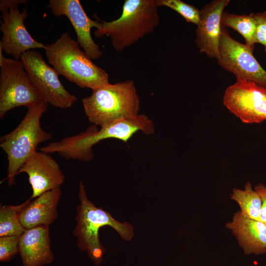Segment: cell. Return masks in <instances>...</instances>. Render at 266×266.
<instances>
[{
    "label": "cell",
    "mask_w": 266,
    "mask_h": 266,
    "mask_svg": "<svg viewBox=\"0 0 266 266\" xmlns=\"http://www.w3.org/2000/svg\"><path fill=\"white\" fill-rule=\"evenodd\" d=\"M139 132L147 135L155 133L153 121L145 114L121 119L100 127V129L93 125L76 135L50 142L39 150L48 154L57 153L66 160L88 162L93 158V146L100 141L115 138L127 143Z\"/></svg>",
    "instance_id": "1"
},
{
    "label": "cell",
    "mask_w": 266,
    "mask_h": 266,
    "mask_svg": "<svg viewBox=\"0 0 266 266\" xmlns=\"http://www.w3.org/2000/svg\"><path fill=\"white\" fill-rule=\"evenodd\" d=\"M78 197L79 203L76 208V224L73 234L76 237L79 249L86 251L94 264L99 265L106 251L100 240V229L105 226H110L123 239L130 241L134 235L133 227L127 222L120 223L108 212L96 207L88 200L82 180L79 182Z\"/></svg>",
    "instance_id": "2"
},
{
    "label": "cell",
    "mask_w": 266,
    "mask_h": 266,
    "mask_svg": "<svg viewBox=\"0 0 266 266\" xmlns=\"http://www.w3.org/2000/svg\"><path fill=\"white\" fill-rule=\"evenodd\" d=\"M159 23L155 0H126L121 16L109 22L99 20L94 34L109 36L114 50L120 52L151 33Z\"/></svg>",
    "instance_id": "3"
},
{
    "label": "cell",
    "mask_w": 266,
    "mask_h": 266,
    "mask_svg": "<svg viewBox=\"0 0 266 266\" xmlns=\"http://www.w3.org/2000/svg\"><path fill=\"white\" fill-rule=\"evenodd\" d=\"M85 115L93 125L102 127L139 115L140 100L132 80L108 83L82 100Z\"/></svg>",
    "instance_id": "4"
},
{
    "label": "cell",
    "mask_w": 266,
    "mask_h": 266,
    "mask_svg": "<svg viewBox=\"0 0 266 266\" xmlns=\"http://www.w3.org/2000/svg\"><path fill=\"white\" fill-rule=\"evenodd\" d=\"M44 50L58 74L80 87L93 90L109 83L107 72L92 61L67 32L54 43L46 44Z\"/></svg>",
    "instance_id": "5"
},
{
    "label": "cell",
    "mask_w": 266,
    "mask_h": 266,
    "mask_svg": "<svg viewBox=\"0 0 266 266\" xmlns=\"http://www.w3.org/2000/svg\"><path fill=\"white\" fill-rule=\"evenodd\" d=\"M48 104L42 101L28 108L19 125L11 132L0 138V147L8 160V184H15V177L28 158L36 151L41 143L51 140L52 134L41 127L40 120L48 108Z\"/></svg>",
    "instance_id": "6"
},
{
    "label": "cell",
    "mask_w": 266,
    "mask_h": 266,
    "mask_svg": "<svg viewBox=\"0 0 266 266\" xmlns=\"http://www.w3.org/2000/svg\"><path fill=\"white\" fill-rule=\"evenodd\" d=\"M2 51L0 48V119L13 108H29L43 101L21 61L6 58Z\"/></svg>",
    "instance_id": "7"
},
{
    "label": "cell",
    "mask_w": 266,
    "mask_h": 266,
    "mask_svg": "<svg viewBox=\"0 0 266 266\" xmlns=\"http://www.w3.org/2000/svg\"><path fill=\"white\" fill-rule=\"evenodd\" d=\"M21 62L43 101L54 107L66 109L77 101L59 78V74L48 66L38 51L31 50L21 57Z\"/></svg>",
    "instance_id": "8"
},
{
    "label": "cell",
    "mask_w": 266,
    "mask_h": 266,
    "mask_svg": "<svg viewBox=\"0 0 266 266\" xmlns=\"http://www.w3.org/2000/svg\"><path fill=\"white\" fill-rule=\"evenodd\" d=\"M254 47L233 39L228 31L222 28L219 41L218 65L233 73L236 78L253 82L266 88V70L253 55Z\"/></svg>",
    "instance_id": "9"
},
{
    "label": "cell",
    "mask_w": 266,
    "mask_h": 266,
    "mask_svg": "<svg viewBox=\"0 0 266 266\" xmlns=\"http://www.w3.org/2000/svg\"><path fill=\"white\" fill-rule=\"evenodd\" d=\"M236 79L224 92V106L243 123L266 121V88L241 78Z\"/></svg>",
    "instance_id": "10"
},
{
    "label": "cell",
    "mask_w": 266,
    "mask_h": 266,
    "mask_svg": "<svg viewBox=\"0 0 266 266\" xmlns=\"http://www.w3.org/2000/svg\"><path fill=\"white\" fill-rule=\"evenodd\" d=\"M2 21L0 30L2 36L0 48L6 54L19 61L27 51L37 48L44 49L46 44L34 40L28 32L24 21L28 17L26 8L21 12L18 6L1 11Z\"/></svg>",
    "instance_id": "11"
},
{
    "label": "cell",
    "mask_w": 266,
    "mask_h": 266,
    "mask_svg": "<svg viewBox=\"0 0 266 266\" xmlns=\"http://www.w3.org/2000/svg\"><path fill=\"white\" fill-rule=\"evenodd\" d=\"M48 7L54 15L66 16L73 27L77 42L92 59L100 58L102 51L95 42L91 34L92 28L97 29L99 21L93 20L86 14L78 0H50Z\"/></svg>",
    "instance_id": "12"
},
{
    "label": "cell",
    "mask_w": 266,
    "mask_h": 266,
    "mask_svg": "<svg viewBox=\"0 0 266 266\" xmlns=\"http://www.w3.org/2000/svg\"><path fill=\"white\" fill-rule=\"evenodd\" d=\"M22 172L28 175L32 187L30 200L46 192L61 188L65 180L57 162L49 154L41 151H36L28 158L17 174Z\"/></svg>",
    "instance_id": "13"
},
{
    "label": "cell",
    "mask_w": 266,
    "mask_h": 266,
    "mask_svg": "<svg viewBox=\"0 0 266 266\" xmlns=\"http://www.w3.org/2000/svg\"><path fill=\"white\" fill-rule=\"evenodd\" d=\"M230 0H214L200 10V21L195 31V43L200 53L216 60L220 57L219 41L221 18Z\"/></svg>",
    "instance_id": "14"
},
{
    "label": "cell",
    "mask_w": 266,
    "mask_h": 266,
    "mask_svg": "<svg viewBox=\"0 0 266 266\" xmlns=\"http://www.w3.org/2000/svg\"><path fill=\"white\" fill-rule=\"evenodd\" d=\"M19 249L23 266H43L51 264L54 256L51 248L49 226L26 229L20 236Z\"/></svg>",
    "instance_id": "15"
},
{
    "label": "cell",
    "mask_w": 266,
    "mask_h": 266,
    "mask_svg": "<svg viewBox=\"0 0 266 266\" xmlns=\"http://www.w3.org/2000/svg\"><path fill=\"white\" fill-rule=\"evenodd\" d=\"M246 255L266 253V224L244 217L235 212L231 221L225 224Z\"/></svg>",
    "instance_id": "16"
},
{
    "label": "cell",
    "mask_w": 266,
    "mask_h": 266,
    "mask_svg": "<svg viewBox=\"0 0 266 266\" xmlns=\"http://www.w3.org/2000/svg\"><path fill=\"white\" fill-rule=\"evenodd\" d=\"M62 191L58 188L46 192L31 201L26 200L20 218L25 229L39 226H49L57 217V206Z\"/></svg>",
    "instance_id": "17"
},
{
    "label": "cell",
    "mask_w": 266,
    "mask_h": 266,
    "mask_svg": "<svg viewBox=\"0 0 266 266\" xmlns=\"http://www.w3.org/2000/svg\"><path fill=\"white\" fill-rule=\"evenodd\" d=\"M230 198L237 203L244 217L260 221L262 200L250 182H247L243 189L233 188Z\"/></svg>",
    "instance_id": "18"
},
{
    "label": "cell",
    "mask_w": 266,
    "mask_h": 266,
    "mask_svg": "<svg viewBox=\"0 0 266 266\" xmlns=\"http://www.w3.org/2000/svg\"><path fill=\"white\" fill-rule=\"evenodd\" d=\"M221 27H228L241 34L245 44L254 47L256 41V22L252 13L238 15L224 11L221 18Z\"/></svg>",
    "instance_id": "19"
},
{
    "label": "cell",
    "mask_w": 266,
    "mask_h": 266,
    "mask_svg": "<svg viewBox=\"0 0 266 266\" xmlns=\"http://www.w3.org/2000/svg\"><path fill=\"white\" fill-rule=\"evenodd\" d=\"M26 203L17 205H3L0 207V237L20 236L26 229L20 218V213Z\"/></svg>",
    "instance_id": "20"
},
{
    "label": "cell",
    "mask_w": 266,
    "mask_h": 266,
    "mask_svg": "<svg viewBox=\"0 0 266 266\" xmlns=\"http://www.w3.org/2000/svg\"><path fill=\"white\" fill-rule=\"evenodd\" d=\"M157 7L166 6L180 14L187 22L197 26L200 21V10L181 0H155Z\"/></svg>",
    "instance_id": "21"
},
{
    "label": "cell",
    "mask_w": 266,
    "mask_h": 266,
    "mask_svg": "<svg viewBox=\"0 0 266 266\" xmlns=\"http://www.w3.org/2000/svg\"><path fill=\"white\" fill-rule=\"evenodd\" d=\"M20 236L0 237V261L8 262L19 253Z\"/></svg>",
    "instance_id": "22"
},
{
    "label": "cell",
    "mask_w": 266,
    "mask_h": 266,
    "mask_svg": "<svg viewBox=\"0 0 266 266\" xmlns=\"http://www.w3.org/2000/svg\"><path fill=\"white\" fill-rule=\"evenodd\" d=\"M252 14L256 22V43L263 45L266 52V11Z\"/></svg>",
    "instance_id": "23"
},
{
    "label": "cell",
    "mask_w": 266,
    "mask_h": 266,
    "mask_svg": "<svg viewBox=\"0 0 266 266\" xmlns=\"http://www.w3.org/2000/svg\"><path fill=\"white\" fill-rule=\"evenodd\" d=\"M254 189L260 196L262 204L260 215V221L266 224V185L259 183Z\"/></svg>",
    "instance_id": "24"
},
{
    "label": "cell",
    "mask_w": 266,
    "mask_h": 266,
    "mask_svg": "<svg viewBox=\"0 0 266 266\" xmlns=\"http://www.w3.org/2000/svg\"><path fill=\"white\" fill-rule=\"evenodd\" d=\"M27 0H1L0 1V10L2 11L8 9L14 6H18L19 4H26Z\"/></svg>",
    "instance_id": "25"
}]
</instances>
